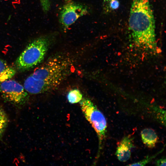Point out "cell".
Returning a JSON list of instances; mask_svg holds the SVG:
<instances>
[{"label": "cell", "mask_w": 166, "mask_h": 166, "mask_svg": "<svg viewBox=\"0 0 166 166\" xmlns=\"http://www.w3.org/2000/svg\"><path fill=\"white\" fill-rule=\"evenodd\" d=\"M73 63L68 54L59 53L51 56L26 79V90L36 94L55 89L70 74Z\"/></svg>", "instance_id": "1"}, {"label": "cell", "mask_w": 166, "mask_h": 166, "mask_svg": "<svg viewBox=\"0 0 166 166\" xmlns=\"http://www.w3.org/2000/svg\"><path fill=\"white\" fill-rule=\"evenodd\" d=\"M130 30L137 45L151 48L155 44V24L149 0H132L129 18Z\"/></svg>", "instance_id": "2"}, {"label": "cell", "mask_w": 166, "mask_h": 166, "mask_svg": "<svg viewBox=\"0 0 166 166\" xmlns=\"http://www.w3.org/2000/svg\"><path fill=\"white\" fill-rule=\"evenodd\" d=\"M51 43L50 38L42 36L32 41L26 47L16 60L17 69L26 71L38 65L44 60Z\"/></svg>", "instance_id": "3"}, {"label": "cell", "mask_w": 166, "mask_h": 166, "mask_svg": "<svg viewBox=\"0 0 166 166\" xmlns=\"http://www.w3.org/2000/svg\"><path fill=\"white\" fill-rule=\"evenodd\" d=\"M85 118L95 130L98 139V148L96 159L99 157L106 139L107 124L103 113L90 100L83 98L79 102Z\"/></svg>", "instance_id": "4"}, {"label": "cell", "mask_w": 166, "mask_h": 166, "mask_svg": "<svg viewBox=\"0 0 166 166\" xmlns=\"http://www.w3.org/2000/svg\"><path fill=\"white\" fill-rule=\"evenodd\" d=\"M10 79L0 84V93L2 97L5 101L13 104H23L28 98V92L19 83Z\"/></svg>", "instance_id": "5"}, {"label": "cell", "mask_w": 166, "mask_h": 166, "mask_svg": "<svg viewBox=\"0 0 166 166\" xmlns=\"http://www.w3.org/2000/svg\"><path fill=\"white\" fill-rule=\"evenodd\" d=\"M88 10L85 6L70 1L65 5L61 10L60 22L66 30L79 18L86 15Z\"/></svg>", "instance_id": "6"}, {"label": "cell", "mask_w": 166, "mask_h": 166, "mask_svg": "<svg viewBox=\"0 0 166 166\" xmlns=\"http://www.w3.org/2000/svg\"><path fill=\"white\" fill-rule=\"evenodd\" d=\"M133 139L130 135L126 136L117 144L115 155L120 161L125 162L130 158L132 149L134 147Z\"/></svg>", "instance_id": "7"}, {"label": "cell", "mask_w": 166, "mask_h": 166, "mask_svg": "<svg viewBox=\"0 0 166 166\" xmlns=\"http://www.w3.org/2000/svg\"><path fill=\"white\" fill-rule=\"evenodd\" d=\"M141 136L143 144L150 148L154 147L158 141L157 134L154 130L150 128H145L142 130Z\"/></svg>", "instance_id": "8"}, {"label": "cell", "mask_w": 166, "mask_h": 166, "mask_svg": "<svg viewBox=\"0 0 166 166\" xmlns=\"http://www.w3.org/2000/svg\"><path fill=\"white\" fill-rule=\"evenodd\" d=\"M15 69L0 59V83L10 79L15 74Z\"/></svg>", "instance_id": "9"}, {"label": "cell", "mask_w": 166, "mask_h": 166, "mask_svg": "<svg viewBox=\"0 0 166 166\" xmlns=\"http://www.w3.org/2000/svg\"><path fill=\"white\" fill-rule=\"evenodd\" d=\"M67 98L68 102L74 104L79 102L82 99V95L80 91L77 89L70 90L68 93Z\"/></svg>", "instance_id": "10"}, {"label": "cell", "mask_w": 166, "mask_h": 166, "mask_svg": "<svg viewBox=\"0 0 166 166\" xmlns=\"http://www.w3.org/2000/svg\"><path fill=\"white\" fill-rule=\"evenodd\" d=\"M9 119L4 109L0 106V139L2 137L7 126Z\"/></svg>", "instance_id": "11"}, {"label": "cell", "mask_w": 166, "mask_h": 166, "mask_svg": "<svg viewBox=\"0 0 166 166\" xmlns=\"http://www.w3.org/2000/svg\"><path fill=\"white\" fill-rule=\"evenodd\" d=\"M164 148L159 151L155 154L151 156H147L144 159L139 161L132 163L128 165V166H144L146 164L151 161L154 158H155L158 155L161 153L164 150Z\"/></svg>", "instance_id": "12"}, {"label": "cell", "mask_w": 166, "mask_h": 166, "mask_svg": "<svg viewBox=\"0 0 166 166\" xmlns=\"http://www.w3.org/2000/svg\"><path fill=\"white\" fill-rule=\"evenodd\" d=\"M154 112L156 118L162 124L165 126L166 113L165 111L160 108L155 109Z\"/></svg>", "instance_id": "13"}, {"label": "cell", "mask_w": 166, "mask_h": 166, "mask_svg": "<svg viewBox=\"0 0 166 166\" xmlns=\"http://www.w3.org/2000/svg\"><path fill=\"white\" fill-rule=\"evenodd\" d=\"M111 0H103V9L105 13H109L111 11L110 7V4Z\"/></svg>", "instance_id": "14"}, {"label": "cell", "mask_w": 166, "mask_h": 166, "mask_svg": "<svg viewBox=\"0 0 166 166\" xmlns=\"http://www.w3.org/2000/svg\"><path fill=\"white\" fill-rule=\"evenodd\" d=\"M43 10L45 12L49 9L50 4L49 0H40Z\"/></svg>", "instance_id": "15"}, {"label": "cell", "mask_w": 166, "mask_h": 166, "mask_svg": "<svg viewBox=\"0 0 166 166\" xmlns=\"http://www.w3.org/2000/svg\"><path fill=\"white\" fill-rule=\"evenodd\" d=\"M119 2L117 0H112L110 4L111 10L117 9L119 6Z\"/></svg>", "instance_id": "16"}, {"label": "cell", "mask_w": 166, "mask_h": 166, "mask_svg": "<svg viewBox=\"0 0 166 166\" xmlns=\"http://www.w3.org/2000/svg\"><path fill=\"white\" fill-rule=\"evenodd\" d=\"M155 164L156 166H166V160L165 157H163L156 160Z\"/></svg>", "instance_id": "17"}, {"label": "cell", "mask_w": 166, "mask_h": 166, "mask_svg": "<svg viewBox=\"0 0 166 166\" xmlns=\"http://www.w3.org/2000/svg\"><path fill=\"white\" fill-rule=\"evenodd\" d=\"M65 1L66 2H70V1L71 0H65Z\"/></svg>", "instance_id": "18"}]
</instances>
